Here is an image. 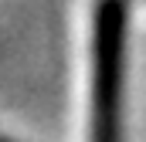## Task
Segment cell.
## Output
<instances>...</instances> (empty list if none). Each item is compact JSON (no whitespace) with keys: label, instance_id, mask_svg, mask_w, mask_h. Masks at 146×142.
<instances>
[{"label":"cell","instance_id":"7a4b0ae2","mask_svg":"<svg viewBox=\"0 0 146 142\" xmlns=\"http://www.w3.org/2000/svg\"><path fill=\"white\" fill-rule=\"evenodd\" d=\"M0 142H7V139H0Z\"/></svg>","mask_w":146,"mask_h":142},{"label":"cell","instance_id":"6da1fadb","mask_svg":"<svg viewBox=\"0 0 146 142\" xmlns=\"http://www.w3.org/2000/svg\"><path fill=\"white\" fill-rule=\"evenodd\" d=\"M122 74H126V0H95L88 142H119L122 135V122H119Z\"/></svg>","mask_w":146,"mask_h":142}]
</instances>
